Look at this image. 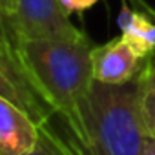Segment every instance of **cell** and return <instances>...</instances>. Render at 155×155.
Here are the masks:
<instances>
[{
  "label": "cell",
  "instance_id": "obj_4",
  "mask_svg": "<svg viewBox=\"0 0 155 155\" xmlns=\"http://www.w3.org/2000/svg\"><path fill=\"white\" fill-rule=\"evenodd\" d=\"M18 42L22 38H84L57 0H15L13 13Z\"/></svg>",
  "mask_w": 155,
  "mask_h": 155
},
{
  "label": "cell",
  "instance_id": "obj_13",
  "mask_svg": "<svg viewBox=\"0 0 155 155\" xmlns=\"http://www.w3.org/2000/svg\"><path fill=\"white\" fill-rule=\"evenodd\" d=\"M140 155H155V139H148V142H146Z\"/></svg>",
  "mask_w": 155,
  "mask_h": 155
},
{
  "label": "cell",
  "instance_id": "obj_6",
  "mask_svg": "<svg viewBox=\"0 0 155 155\" xmlns=\"http://www.w3.org/2000/svg\"><path fill=\"white\" fill-rule=\"evenodd\" d=\"M40 126L28 111L0 97V155H28L38 142Z\"/></svg>",
  "mask_w": 155,
  "mask_h": 155
},
{
  "label": "cell",
  "instance_id": "obj_7",
  "mask_svg": "<svg viewBox=\"0 0 155 155\" xmlns=\"http://www.w3.org/2000/svg\"><path fill=\"white\" fill-rule=\"evenodd\" d=\"M142 11L130 9L128 4H122L117 24L122 31V37L142 55L150 57L155 51V11L144 6L142 0H137Z\"/></svg>",
  "mask_w": 155,
  "mask_h": 155
},
{
  "label": "cell",
  "instance_id": "obj_3",
  "mask_svg": "<svg viewBox=\"0 0 155 155\" xmlns=\"http://www.w3.org/2000/svg\"><path fill=\"white\" fill-rule=\"evenodd\" d=\"M0 97L20 106L38 124H46L55 117L53 108L38 91L17 48L4 40H0Z\"/></svg>",
  "mask_w": 155,
  "mask_h": 155
},
{
  "label": "cell",
  "instance_id": "obj_9",
  "mask_svg": "<svg viewBox=\"0 0 155 155\" xmlns=\"http://www.w3.org/2000/svg\"><path fill=\"white\" fill-rule=\"evenodd\" d=\"M28 155H81L75 144L57 133V130L51 126V120L40 126V137L33 151Z\"/></svg>",
  "mask_w": 155,
  "mask_h": 155
},
{
  "label": "cell",
  "instance_id": "obj_11",
  "mask_svg": "<svg viewBox=\"0 0 155 155\" xmlns=\"http://www.w3.org/2000/svg\"><path fill=\"white\" fill-rule=\"evenodd\" d=\"M0 40L11 44L13 48H17V44H18V42H17V37H15V33H13L9 22H8L6 15H4V11H2V8H0Z\"/></svg>",
  "mask_w": 155,
  "mask_h": 155
},
{
  "label": "cell",
  "instance_id": "obj_10",
  "mask_svg": "<svg viewBox=\"0 0 155 155\" xmlns=\"http://www.w3.org/2000/svg\"><path fill=\"white\" fill-rule=\"evenodd\" d=\"M57 2L60 4L64 13L71 17L73 13H84L86 9L93 8L97 2H101V0H57Z\"/></svg>",
  "mask_w": 155,
  "mask_h": 155
},
{
  "label": "cell",
  "instance_id": "obj_1",
  "mask_svg": "<svg viewBox=\"0 0 155 155\" xmlns=\"http://www.w3.org/2000/svg\"><path fill=\"white\" fill-rule=\"evenodd\" d=\"M93 44L84 38H22L17 51L42 97L53 108L69 139L81 133L82 106L93 84Z\"/></svg>",
  "mask_w": 155,
  "mask_h": 155
},
{
  "label": "cell",
  "instance_id": "obj_12",
  "mask_svg": "<svg viewBox=\"0 0 155 155\" xmlns=\"http://www.w3.org/2000/svg\"><path fill=\"white\" fill-rule=\"evenodd\" d=\"M0 8H2V11H4V15H6L8 22H9V26H11V29H13L15 37H17V31H15V22H13V13H15V0H0ZM17 42H18V37H17ZM17 46H18V44H17Z\"/></svg>",
  "mask_w": 155,
  "mask_h": 155
},
{
  "label": "cell",
  "instance_id": "obj_5",
  "mask_svg": "<svg viewBox=\"0 0 155 155\" xmlns=\"http://www.w3.org/2000/svg\"><path fill=\"white\" fill-rule=\"evenodd\" d=\"M142 57L122 35L91 49L93 79L104 84H124L133 81L144 66Z\"/></svg>",
  "mask_w": 155,
  "mask_h": 155
},
{
  "label": "cell",
  "instance_id": "obj_2",
  "mask_svg": "<svg viewBox=\"0 0 155 155\" xmlns=\"http://www.w3.org/2000/svg\"><path fill=\"white\" fill-rule=\"evenodd\" d=\"M148 133L140 115L137 77L124 84L93 81L82 106L81 133L69 139L81 155H140Z\"/></svg>",
  "mask_w": 155,
  "mask_h": 155
},
{
  "label": "cell",
  "instance_id": "obj_8",
  "mask_svg": "<svg viewBox=\"0 0 155 155\" xmlns=\"http://www.w3.org/2000/svg\"><path fill=\"white\" fill-rule=\"evenodd\" d=\"M140 115L150 139H155V51L144 60L137 75Z\"/></svg>",
  "mask_w": 155,
  "mask_h": 155
}]
</instances>
